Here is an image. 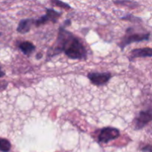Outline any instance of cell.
<instances>
[{"label": "cell", "mask_w": 152, "mask_h": 152, "mask_svg": "<svg viewBox=\"0 0 152 152\" xmlns=\"http://www.w3.org/2000/svg\"><path fill=\"white\" fill-rule=\"evenodd\" d=\"M62 52L72 59H85L87 56V50L83 42L72 33L65 30L63 25L59 28L56 43L50 48L48 55L53 56Z\"/></svg>", "instance_id": "cell-1"}, {"label": "cell", "mask_w": 152, "mask_h": 152, "mask_svg": "<svg viewBox=\"0 0 152 152\" xmlns=\"http://www.w3.org/2000/svg\"><path fill=\"white\" fill-rule=\"evenodd\" d=\"M150 38V33H134V28H128L126 35L120 43L121 50H124L125 48L133 42H139L142 41H148Z\"/></svg>", "instance_id": "cell-2"}, {"label": "cell", "mask_w": 152, "mask_h": 152, "mask_svg": "<svg viewBox=\"0 0 152 152\" xmlns=\"http://www.w3.org/2000/svg\"><path fill=\"white\" fill-rule=\"evenodd\" d=\"M120 132L116 128L105 127L100 129L98 134V142L108 143V142L117 139L120 137Z\"/></svg>", "instance_id": "cell-3"}, {"label": "cell", "mask_w": 152, "mask_h": 152, "mask_svg": "<svg viewBox=\"0 0 152 152\" xmlns=\"http://www.w3.org/2000/svg\"><path fill=\"white\" fill-rule=\"evenodd\" d=\"M46 14L41 16L39 19H36L34 21V24L37 27H39L44 24L47 23L48 22H52L53 23H56L57 22L59 17L62 15V12L56 11L53 9H46Z\"/></svg>", "instance_id": "cell-4"}, {"label": "cell", "mask_w": 152, "mask_h": 152, "mask_svg": "<svg viewBox=\"0 0 152 152\" xmlns=\"http://www.w3.org/2000/svg\"><path fill=\"white\" fill-rule=\"evenodd\" d=\"M152 119V112L151 108L146 110V111H140L138 114L137 117L134 120V129L136 130H140L142 128L145 127L148 123L151 121Z\"/></svg>", "instance_id": "cell-5"}, {"label": "cell", "mask_w": 152, "mask_h": 152, "mask_svg": "<svg viewBox=\"0 0 152 152\" xmlns=\"http://www.w3.org/2000/svg\"><path fill=\"white\" fill-rule=\"evenodd\" d=\"M88 77L93 85L103 86L109 81L111 78V74L110 72H91L88 74Z\"/></svg>", "instance_id": "cell-6"}, {"label": "cell", "mask_w": 152, "mask_h": 152, "mask_svg": "<svg viewBox=\"0 0 152 152\" xmlns=\"http://www.w3.org/2000/svg\"><path fill=\"white\" fill-rule=\"evenodd\" d=\"M34 21L35 19H32V18H29V19H24L20 20V22L18 24L17 28H16V31L18 33H20V34H25L31 31V28L32 27V25H34Z\"/></svg>", "instance_id": "cell-7"}, {"label": "cell", "mask_w": 152, "mask_h": 152, "mask_svg": "<svg viewBox=\"0 0 152 152\" xmlns=\"http://www.w3.org/2000/svg\"><path fill=\"white\" fill-rule=\"evenodd\" d=\"M152 49L151 48H142L134 49L131 52L130 59L139 57H151Z\"/></svg>", "instance_id": "cell-8"}, {"label": "cell", "mask_w": 152, "mask_h": 152, "mask_svg": "<svg viewBox=\"0 0 152 152\" xmlns=\"http://www.w3.org/2000/svg\"><path fill=\"white\" fill-rule=\"evenodd\" d=\"M19 48L22 53L26 56H29L35 50L36 47L32 42L29 41H24L19 43Z\"/></svg>", "instance_id": "cell-9"}, {"label": "cell", "mask_w": 152, "mask_h": 152, "mask_svg": "<svg viewBox=\"0 0 152 152\" xmlns=\"http://www.w3.org/2000/svg\"><path fill=\"white\" fill-rule=\"evenodd\" d=\"M11 148L10 141L4 138H0V151L2 152H8Z\"/></svg>", "instance_id": "cell-10"}, {"label": "cell", "mask_w": 152, "mask_h": 152, "mask_svg": "<svg viewBox=\"0 0 152 152\" xmlns=\"http://www.w3.org/2000/svg\"><path fill=\"white\" fill-rule=\"evenodd\" d=\"M51 2L53 3V4H55L56 6H58V7H62V8H65V9L71 8V7L69 5V4H66V3L63 2V1L55 0V1H51Z\"/></svg>", "instance_id": "cell-11"}, {"label": "cell", "mask_w": 152, "mask_h": 152, "mask_svg": "<svg viewBox=\"0 0 152 152\" xmlns=\"http://www.w3.org/2000/svg\"><path fill=\"white\" fill-rule=\"evenodd\" d=\"M142 151H148V152H151V145H148L147 146L144 147L142 149Z\"/></svg>", "instance_id": "cell-12"}, {"label": "cell", "mask_w": 152, "mask_h": 152, "mask_svg": "<svg viewBox=\"0 0 152 152\" xmlns=\"http://www.w3.org/2000/svg\"><path fill=\"white\" fill-rule=\"evenodd\" d=\"M4 75H5V74H4V71H1V68H0V78H1V77H4Z\"/></svg>", "instance_id": "cell-13"}, {"label": "cell", "mask_w": 152, "mask_h": 152, "mask_svg": "<svg viewBox=\"0 0 152 152\" xmlns=\"http://www.w3.org/2000/svg\"><path fill=\"white\" fill-rule=\"evenodd\" d=\"M36 57H37V59H41V58L42 57V53H38V54L37 55V56H36Z\"/></svg>", "instance_id": "cell-14"}, {"label": "cell", "mask_w": 152, "mask_h": 152, "mask_svg": "<svg viewBox=\"0 0 152 152\" xmlns=\"http://www.w3.org/2000/svg\"><path fill=\"white\" fill-rule=\"evenodd\" d=\"M1 33H0V37H1Z\"/></svg>", "instance_id": "cell-15"}]
</instances>
